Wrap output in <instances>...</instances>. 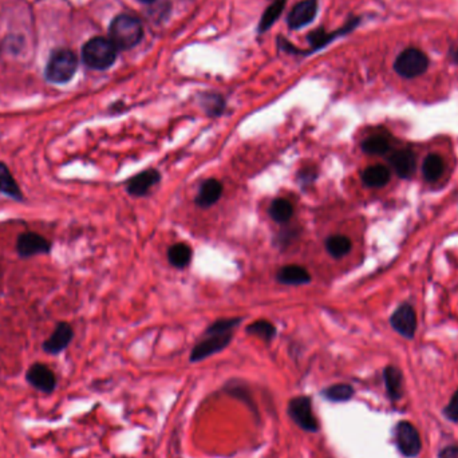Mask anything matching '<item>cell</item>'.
Returning a JSON list of instances; mask_svg holds the SVG:
<instances>
[{
	"mask_svg": "<svg viewBox=\"0 0 458 458\" xmlns=\"http://www.w3.org/2000/svg\"><path fill=\"white\" fill-rule=\"evenodd\" d=\"M299 178L303 179V184H308L312 182L316 178V171L314 168H305L301 173H299Z\"/></svg>",
	"mask_w": 458,
	"mask_h": 458,
	"instance_id": "obj_32",
	"label": "cell"
},
{
	"mask_svg": "<svg viewBox=\"0 0 458 458\" xmlns=\"http://www.w3.org/2000/svg\"><path fill=\"white\" fill-rule=\"evenodd\" d=\"M109 36L117 50H129L141 42L144 36V28L137 18L122 14L114 18L111 22Z\"/></svg>",
	"mask_w": 458,
	"mask_h": 458,
	"instance_id": "obj_1",
	"label": "cell"
},
{
	"mask_svg": "<svg viewBox=\"0 0 458 458\" xmlns=\"http://www.w3.org/2000/svg\"><path fill=\"white\" fill-rule=\"evenodd\" d=\"M450 58H452V61H453L456 65H458V45L456 47H453V49L450 50Z\"/></svg>",
	"mask_w": 458,
	"mask_h": 458,
	"instance_id": "obj_34",
	"label": "cell"
},
{
	"mask_svg": "<svg viewBox=\"0 0 458 458\" xmlns=\"http://www.w3.org/2000/svg\"><path fill=\"white\" fill-rule=\"evenodd\" d=\"M287 413L292 422L307 433L319 432V421L312 408V400L307 395H299L290 400Z\"/></svg>",
	"mask_w": 458,
	"mask_h": 458,
	"instance_id": "obj_4",
	"label": "cell"
},
{
	"mask_svg": "<svg viewBox=\"0 0 458 458\" xmlns=\"http://www.w3.org/2000/svg\"><path fill=\"white\" fill-rule=\"evenodd\" d=\"M168 259L171 264L176 268H185L189 265L190 259H192V250L188 244L185 243H177L172 246L168 251Z\"/></svg>",
	"mask_w": 458,
	"mask_h": 458,
	"instance_id": "obj_24",
	"label": "cell"
},
{
	"mask_svg": "<svg viewBox=\"0 0 458 458\" xmlns=\"http://www.w3.org/2000/svg\"><path fill=\"white\" fill-rule=\"evenodd\" d=\"M52 244L36 232H23L18 236L17 240V252L22 257H32L36 254H49Z\"/></svg>",
	"mask_w": 458,
	"mask_h": 458,
	"instance_id": "obj_8",
	"label": "cell"
},
{
	"mask_svg": "<svg viewBox=\"0 0 458 458\" xmlns=\"http://www.w3.org/2000/svg\"><path fill=\"white\" fill-rule=\"evenodd\" d=\"M294 215V206L285 199H276L270 206V216L276 223H287Z\"/></svg>",
	"mask_w": 458,
	"mask_h": 458,
	"instance_id": "obj_25",
	"label": "cell"
},
{
	"mask_svg": "<svg viewBox=\"0 0 458 458\" xmlns=\"http://www.w3.org/2000/svg\"><path fill=\"white\" fill-rule=\"evenodd\" d=\"M318 12V0H303L298 3L288 15V25L299 30L309 25Z\"/></svg>",
	"mask_w": 458,
	"mask_h": 458,
	"instance_id": "obj_12",
	"label": "cell"
},
{
	"mask_svg": "<svg viewBox=\"0 0 458 458\" xmlns=\"http://www.w3.org/2000/svg\"><path fill=\"white\" fill-rule=\"evenodd\" d=\"M276 279L281 284H287V285H302V284H307L311 280V275L308 274V271L305 270V267L301 265H285L283 268H280Z\"/></svg>",
	"mask_w": 458,
	"mask_h": 458,
	"instance_id": "obj_17",
	"label": "cell"
},
{
	"mask_svg": "<svg viewBox=\"0 0 458 458\" xmlns=\"http://www.w3.org/2000/svg\"><path fill=\"white\" fill-rule=\"evenodd\" d=\"M25 381L35 390L50 395L58 386V378L50 367L42 362L32 363L25 371Z\"/></svg>",
	"mask_w": 458,
	"mask_h": 458,
	"instance_id": "obj_6",
	"label": "cell"
},
{
	"mask_svg": "<svg viewBox=\"0 0 458 458\" xmlns=\"http://www.w3.org/2000/svg\"><path fill=\"white\" fill-rule=\"evenodd\" d=\"M247 334L257 336L264 342H271L276 335V327L268 320H256L247 327Z\"/></svg>",
	"mask_w": 458,
	"mask_h": 458,
	"instance_id": "obj_26",
	"label": "cell"
},
{
	"mask_svg": "<svg viewBox=\"0 0 458 458\" xmlns=\"http://www.w3.org/2000/svg\"><path fill=\"white\" fill-rule=\"evenodd\" d=\"M390 323L393 329L405 338H413L417 330V316L413 307L402 305L391 315Z\"/></svg>",
	"mask_w": 458,
	"mask_h": 458,
	"instance_id": "obj_11",
	"label": "cell"
},
{
	"mask_svg": "<svg viewBox=\"0 0 458 458\" xmlns=\"http://www.w3.org/2000/svg\"><path fill=\"white\" fill-rule=\"evenodd\" d=\"M445 417L453 422H458V390L452 397L448 406L445 407Z\"/></svg>",
	"mask_w": 458,
	"mask_h": 458,
	"instance_id": "obj_31",
	"label": "cell"
},
{
	"mask_svg": "<svg viewBox=\"0 0 458 458\" xmlns=\"http://www.w3.org/2000/svg\"><path fill=\"white\" fill-rule=\"evenodd\" d=\"M390 164L401 178L413 176L415 171V157L410 151H398L390 157Z\"/></svg>",
	"mask_w": 458,
	"mask_h": 458,
	"instance_id": "obj_16",
	"label": "cell"
},
{
	"mask_svg": "<svg viewBox=\"0 0 458 458\" xmlns=\"http://www.w3.org/2000/svg\"><path fill=\"white\" fill-rule=\"evenodd\" d=\"M438 458H458V446H449L439 452Z\"/></svg>",
	"mask_w": 458,
	"mask_h": 458,
	"instance_id": "obj_33",
	"label": "cell"
},
{
	"mask_svg": "<svg viewBox=\"0 0 458 458\" xmlns=\"http://www.w3.org/2000/svg\"><path fill=\"white\" fill-rule=\"evenodd\" d=\"M354 387L351 384L347 383H336V384H331L329 387H326L322 391V395L330 401V402H347L354 397Z\"/></svg>",
	"mask_w": 458,
	"mask_h": 458,
	"instance_id": "obj_20",
	"label": "cell"
},
{
	"mask_svg": "<svg viewBox=\"0 0 458 458\" xmlns=\"http://www.w3.org/2000/svg\"><path fill=\"white\" fill-rule=\"evenodd\" d=\"M232 340V334H217V335H209V338L204 339L203 342L197 343L192 353H190V362H201L209 356H215L224 349L228 347Z\"/></svg>",
	"mask_w": 458,
	"mask_h": 458,
	"instance_id": "obj_10",
	"label": "cell"
},
{
	"mask_svg": "<svg viewBox=\"0 0 458 458\" xmlns=\"http://www.w3.org/2000/svg\"><path fill=\"white\" fill-rule=\"evenodd\" d=\"M161 179V175L155 169L145 171L135 177L130 178L127 182V193L134 197H142L145 196L155 184H158Z\"/></svg>",
	"mask_w": 458,
	"mask_h": 458,
	"instance_id": "obj_13",
	"label": "cell"
},
{
	"mask_svg": "<svg viewBox=\"0 0 458 458\" xmlns=\"http://www.w3.org/2000/svg\"><path fill=\"white\" fill-rule=\"evenodd\" d=\"M384 377V383H386V390L390 398L393 400H400L402 397V374L397 367L389 366L384 369L383 373Z\"/></svg>",
	"mask_w": 458,
	"mask_h": 458,
	"instance_id": "obj_21",
	"label": "cell"
},
{
	"mask_svg": "<svg viewBox=\"0 0 458 458\" xmlns=\"http://www.w3.org/2000/svg\"><path fill=\"white\" fill-rule=\"evenodd\" d=\"M390 171L384 165H373L364 169L362 179L367 186L371 188H381L390 181Z\"/></svg>",
	"mask_w": 458,
	"mask_h": 458,
	"instance_id": "obj_19",
	"label": "cell"
},
{
	"mask_svg": "<svg viewBox=\"0 0 458 458\" xmlns=\"http://www.w3.org/2000/svg\"><path fill=\"white\" fill-rule=\"evenodd\" d=\"M224 391L236 398L237 401H240L241 404H244L246 406L250 407L252 411H254V415L257 417V407H256V402L254 401V397H252V393L250 390V387L247 384H244L243 382L239 381H232L228 382L226 386H224Z\"/></svg>",
	"mask_w": 458,
	"mask_h": 458,
	"instance_id": "obj_18",
	"label": "cell"
},
{
	"mask_svg": "<svg viewBox=\"0 0 458 458\" xmlns=\"http://www.w3.org/2000/svg\"><path fill=\"white\" fill-rule=\"evenodd\" d=\"M241 318H229V319H221L215 323H212L208 329L206 334L208 335H217V334H227L233 330L236 326L241 323Z\"/></svg>",
	"mask_w": 458,
	"mask_h": 458,
	"instance_id": "obj_30",
	"label": "cell"
},
{
	"mask_svg": "<svg viewBox=\"0 0 458 458\" xmlns=\"http://www.w3.org/2000/svg\"><path fill=\"white\" fill-rule=\"evenodd\" d=\"M428 67L429 58L424 51L415 47H408L402 51L394 62V70L397 72V74L406 79L422 76L428 70Z\"/></svg>",
	"mask_w": 458,
	"mask_h": 458,
	"instance_id": "obj_5",
	"label": "cell"
},
{
	"mask_svg": "<svg viewBox=\"0 0 458 458\" xmlns=\"http://www.w3.org/2000/svg\"><path fill=\"white\" fill-rule=\"evenodd\" d=\"M201 106H203L206 114L217 117L223 113V110L226 107V102L220 94L206 93L201 97Z\"/></svg>",
	"mask_w": 458,
	"mask_h": 458,
	"instance_id": "obj_29",
	"label": "cell"
},
{
	"mask_svg": "<svg viewBox=\"0 0 458 458\" xmlns=\"http://www.w3.org/2000/svg\"><path fill=\"white\" fill-rule=\"evenodd\" d=\"M85 65L93 70H106L117 59V47L110 39L97 36L90 39L82 49Z\"/></svg>",
	"mask_w": 458,
	"mask_h": 458,
	"instance_id": "obj_2",
	"label": "cell"
},
{
	"mask_svg": "<svg viewBox=\"0 0 458 458\" xmlns=\"http://www.w3.org/2000/svg\"><path fill=\"white\" fill-rule=\"evenodd\" d=\"M140 1H142V3H154L155 0H140Z\"/></svg>",
	"mask_w": 458,
	"mask_h": 458,
	"instance_id": "obj_35",
	"label": "cell"
},
{
	"mask_svg": "<svg viewBox=\"0 0 458 458\" xmlns=\"http://www.w3.org/2000/svg\"><path fill=\"white\" fill-rule=\"evenodd\" d=\"M223 195V184L216 178H209L204 181L200 186L196 204L200 208H209L217 203Z\"/></svg>",
	"mask_w": 458,
	"mask_h": 458,
	"instance_id": "obj_14",
	"label": "cell"
},
{
	"mask_svg": "<svg viewBox=\"0 0 458 458\" xmlns=\"http://www.w3.org/2000/svg\"><path fill=\"white\" fill-rule=\"evenodd\" d=\"M395 442L401 453L406 457H415L419 455L422 441L418 430L410 422H400L395 428Z\"/></svg>",
	"mask_w": 458,
	"mask_h": 458,
	"instance_id": "obj_7",
	"label": "cell"
},
{
	"mask_svg": "<svg viewBox=\"0 0 458 458\" xmlns=\"http://www.w3.org/2000/svg\"><path fill=\"white\" fill-rule=\"evenodd\" d=\"M74 338V330L67 322H59L50 336L42 343V350L49 356L63 353Z\"/></svg>",
	"mask_w": 458,
	"mask_h": 458,
	"instance_id": "obj_9",
	"label": "cell"
},
{
	"mask_svg": "<svg viewBox=\"0 0 458 458\" xmlns=\"http://www.w3.org/2000/svg\"><path fill=\"white\" fill-rule=\"evenodd\" d=\"M78 58L73 51L56 50L51 54L47 62L45 76L55 85H65L76 76Z\"/></svg>",
	"mask_w": 458,
	"mask_h": 458,
	"instance_id": "obj_3",
	"label": "cell"
},
{
	"mask_svg": "<svg viewBox=\"0 0 458 458\" xmlns=\"http://www.w3.org/2000/svg\"><path fill=\"white\" fill-rule=\"evenodd\" d=\"M0 193L15 201H23V192L8 166L0 161Z\"/></svg>",
	"mask_w": 458,
	"mask_h": 458,
	"instance_id": "obj_15",
	"label": "cell"
},
{
	"mask_svg": "<svg viewBox=\"0 0 458 458\" xmlns=\"http://www.w3.org/2000/svg\"><path fill=\"white\" fill-rule=\"evenodd\" d=\"M362 151L367 154H386L390 151V142L386 135L375 134L369 137L362 144Z\"/></svg>",
	"mask_w": 458,
	"mask_h": 458,
	"instance_id": "obj_27",
	"label": "cell"
},
{
	"mask_svg": "<svg viewBox=\"0 0 458 458\" xmlns=\"http://www.w3.org/2000/svg\"><path fill=\"white\" fill-rule=\"evenodd\" d=\"M284 4L285 1L284 0H276L274 1L264 12V15L261 17V21H260V25H259V31L260 32H265L271 25H274L276 22V19L279 18L283 8H284Z\"/></svg>",
	"mask_w": 458,
	"mask_h": 458,
	"instance_id": "obj_28",
	"label": "cell"
},
{
	"mask_svg": "<svg viewBox=\"0 0 458 458\" xmlns=\"http://www.w3.org/2000/svg\"><path fill=\"white\" fill-rule=\"evenodd\" d=\"M351 240L343 235H334L326 240V250L332 257H343L351 251Z\"/></svg>",
	"mask_w": 458,
	"mask_h": 458,
	"instance_id": "obj_23",
	"label": "cell"
},
{
	"mask_svg": "<svg viewBox=\"0 0 458 458\" xmlns=\"http://www.w3.org/2000/svg\"><path fill=\"white\" fill-rule=\"evenodd\" d=\"M445 171V162L441 155L438 154H429L422 165V172L424 177L426 178L429 182H434L438 178L442 176Z\"/></svg>",
	"mask_w": 458,
	"mask_h": 458,
	"instance_id": "obj_22",
	"label": "cell"
}]
</instances>
